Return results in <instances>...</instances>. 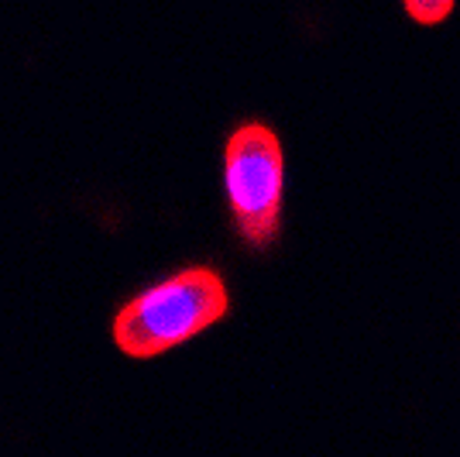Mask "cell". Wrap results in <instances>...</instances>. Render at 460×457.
I'll return each mask as SVG.
<instances>
[{"label": "cell", "instance_id": "obj_1", "mask_svg": "<svg viewBox=\"0 0 460 457\" xmlns=\"http://www.w3.org/2000/svg\"><path fill=\"white\" fill-rule=\"evenodd\" d=\"M230 292L210 265L182 268L141 289L114 317V341L131 358H155L224 320Z\"/></svg>", "mask_w": 460, "mask_h": 457}, {"label": "cell", "instance_id": "obj_2", "mask_svg": "<svg viewBox=\"0 0 460 457\" xmlns=\"http://www.w3.org/2000/svg\"><path fill=\"white\" fill-rule=\"evenodd\" d=\"M224 190L237 234L251 248H269L282 224L286 155L282 141L261 121L234 128L224 148Z\"/></svg>", "mask_w": 460, "mask_h": 457}, {"label": "cell", "instance_id": "obj_3", "mask_svg": "<svg viewBox=\"0 0 460 457\" xmlns=\"http://www.w3.org/2000/svg\"><path fill=\"white\" fill-rule=\"evenodd\" d=\"M454 0H405V14L422 21V24H440L443 18H450Z\"/></svg>", "mask_w": 460, "mask_h": 457}]
</instances>
